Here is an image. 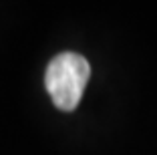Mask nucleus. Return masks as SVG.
Wrapping results in <instances>:
<instances>
[{"mask_svg": "<svg viewBox=\"0 0 157 155\" xmlns=\"http://www.w3.org/2000/svg\"><path fill=\"white\" fill-rule=\"evenodd\" d=\"M91 77L87 59L77 52H60L48 63L44 75L46 91L59 111H73L81 103Z\"/></svg>", "mask_w": 157, "mask_h": 155, "instance_id": "f257e3e1", "label": "nucleus"}]
</instances>
